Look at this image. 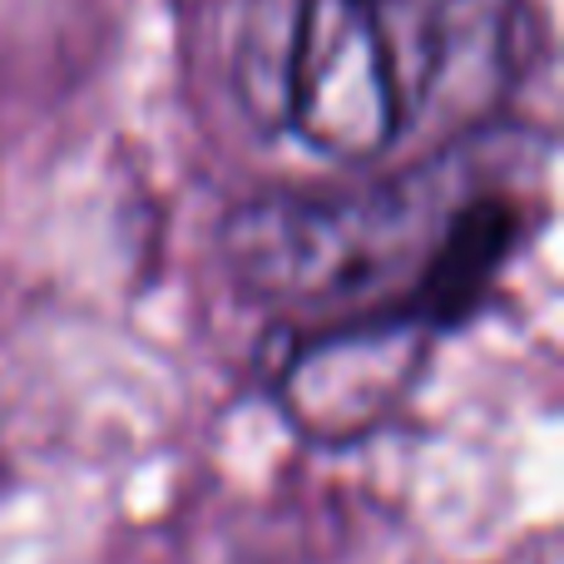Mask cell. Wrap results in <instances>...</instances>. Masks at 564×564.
Masks as SVG:
<instances>
[{"label": "cell", "mask_w": 564, "mask_h": 564, "mask_svg": "<svg viewBox=\"0 0 564 564\" xmlns=\"http://www.w3.org/2000/svg\"><path fill=\"white\" fill-rule=\"evenodd\" d=\"M431 322L416 312H361L297 341L282 361V406L312 436H357L377 426L416 377Z\"/></svg>", "instance_id": "cell-3"}, {"label": "cell", "mask_w": 564, "mask_h": 564, "mask_svg": "<svg viewBox=\"0 0 564 564\" xmlns=\"http://www.w3.org/2000/svg\"><path fill=\"white\" fill-rule=\"evenodd\" d=\"M460 204H446V184L431 174L351 194H258L224 218L218 253L268 307L361 317L406 282L416 297Z\"/></svg>", "instance_id": "cell-2"}, {"label": "cell", "mask_w": 564, "mask_h": 564, "mask_svg": "<svg viewBox=\"0 0 564 564\" xmlns=\"http://www.w3.org/2000/svg\"><path fill=\"white\" fill-rule=\"evenodd\" d=\"M234 75L258 124L337 164L387 154L421 109L391 0H258Z\"/></svg>", "instance_id": "cell-1"}]
</instances>
